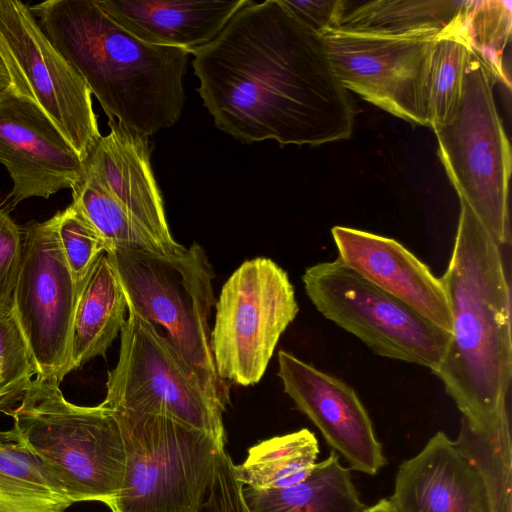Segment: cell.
Returning <instances> with one entry per match:
<instances>
[{"instance_id": "6da1fadb", "label": "cell", "mask_w": 512, "mask_h": 512, "mask_svg": "<svg viewBox=\"0 0 512 512\" xmlns=\"http://www.w3.org/2000/svg\"><path fill=\"white\" fill-rule=\"evenodd\" d=\"M191 55L214 125L241 142L316 146L353 133L352 101L322 36L283 0L252 1Z\"/></svg>"}, {"instance_id": "7a4b0ae2", "label": "cell", "mask_w": 512, "mask_h": 512, "mask_svg": "<svg viewBox=\"0 0 512 512\" xmlns=\"http://www.w3.org/2000/svg\"><path fill=\"white\" fill-rule=\"evenodd\" d=\"M441 281L452 331L434 374L469 425L490 441L500 442L510 436V285L502 246L463 200L452 255Z\"/></svg>"}, {"instance_id": "3957f363", "label": "cell", "mask_w": 512, "mask_h": 512, "mask_svg": "<svg viewBox=\"0 0 512 512\" xmlns=\"http://www.w3.org/2000/svg\"><path fill=\"white\" fill-rule=\"evenodd\" d=\"M30 9L108 119L147 138L179 120L191 51L138 39L96 0H48Z\"/></svg>"}, {"instance_id": "277c9868", "label": "cell", "mask_w": 512, "mask_h": 512, "mask_svg": "<svg viewBox=\"0 0 512 512\" xmlns=\"http://www.w3.org/2000/svg\"><path fill=\"white\" fill-rule=\"evenodd\" d=\"M59 384L35 378L6 415L74 503L99 501L109 507L126 470L119 423L103 403L69 402Z\"/></svg>"}, {"instance_id": "5b68a950", "label": "cell", "mask_w": 512, "mask_h": 512, "mask_svg": "<svg viewBox=\"0 0 512 512\" xmlns=\"http://www.w3.org/2000/svg\"><path fill=\"white\" fill-rule=\"evenodd\" d=\"M105 253L127 306L159 328L189 372L226 409L229 387L216 372L210 342L213 271L203 248L193 243L179 257L118 247Z\"/></svg>"}, {"instance_id": "8992f818", "label": "cell", "mask_w": 512, "mask_h": 512, "mask_svg": "<svg viewBox=\"0 0 512 512\" xmlns=\"http://www.w3.org/2000/svg\"><path fill=\"white\" fill-rule=\"evenodd\" d=\"M113 412L123 437L126 470L111 511L196 512L225 441L168 416Z\"/></svg>"}, {"instance_id": "52a82bcc", "label": "cell", "mask_w": 512, "mask_h": 512, "mask_svg": "<svg viewBox=\"0 0 512 512\" xmlns=\"http://www.w3.org/2000/svg\"><path fill=\"white\" fill-rule=\"evenodd\" d=\"M494 75L473 52L453 118L434 130L439 157L459 195L502 247L510 245L511 148L497 112Z\"/></svg>"}, {"instance_id": "ba28073f", "label": "cell", "mask_w": 512, "mask_h": 512, "mask_svg": "<svg viewBox=\"0 0 512 512\" xmlns=\"http://www.w3.org/2000/svg\"><path fill=\"white\" fill-rule=\"evenodd\" d=\"M302 281L315 308L355 335L375 354L429 368L434 373L451 333L381 290L342 261L308 267Z\"/></svg>"}, {"instance_id": "9c48e42d", "label": "cell", "mask_w": 512, "mask_h": 512, "mask_svg": "<svg viewBox=\"0 0 512 512\" xmlns=\"http://www.w3.org/2000/svg\"><path fill=\"white\" fill-rule=\"evenodd\" d=\"M215 308L210 342L218 376L258 383L299 311L287 272L270 258L246 260L224 283Z\"/></svg>"}, {"instance_id": "30bf717a", "label": "cell", "mask_w": 512, "mask_h": 512, "mask_svg": "<svg viewBox=\"0 0 512 512\" xmlns=\"http://www.w3.org/2000/svg\"><path fill=\"white\" fill-rule=\"evenodd\" d=\"M127 310L118 362L108 372L102 403L113 410L168 416L225 441L226 409L189 372L159 328Z\"/></svg>"}, {"instance_id": "8fae6325", "label": "cell", "mask_w": 512, "mask_h": 512, "mask_svg": "<svg viewBox=\"0 0 512 512\" xmlns=\"http://www.w3.org/2000/svg\"><path fill=\"white\" fill-rule=\"evenodd\" d=\"M0 57L9 85L31 99L86 161L102 136L92 94L21 1L0 0Z\"/></svg>"}, {"instance_id": "7c38bea8", "label": "cell", "mask_w": 512, "mask_h": 512, "mask_svg": "<svg viewBox=\"0 0 512 512\" xmlns=\"http://www.w3.org/2000/svg\"><path fill=\"white\" fill-rule=\"evenodd\" d=\"M21 230L22 256L11 310L36 378L60 383L72 371V329L80 288L65 260L53 217L29 222Z\"/></svg>"}, {"instance_id": "4fadbf2b", "label": "cell", "mask_w": 512, "mask_h": 512, "mask_svg": "<svg viewBox=\"0 0 512 512\" xmlns=\"http://www.w3.org/2000/svg\"><path fill=\"white\" fill-rule=\"evenodd\" d=\"M438 34L322 35L333 71L347 90L413 125L428 126L427 78Z\"/></svg>"}, {"instance_id": "5bb4252c", "label": "cell", "mask_w": 512, "mask_h": 512, "mask_svg": "<svg viewBox=\"0 0 512 512\" xmlns=\"http://www.w3.org/2000/svg\"><path fill=\"white\" fill-rule=\"evenodd\" d=\"M0 163L12 179L13 206L72 189L85 173V161L47 115L11 85L0 91Z\"/></svg>"}, {"instance_id": "9a60e30c", "label": "cell", "mask_w": 512, "mask_h": 512, "mask_svg": "<svg viewBox=\"0 0 512 512\" xmlns=\"http://www.w3.org/2000/svg\"><path fill=\"white\" fill-rule=\"evenodd\" d=\"M278 377L299 411L355 470L376 475L387 463L367 410L352 387L290 352H278Z\"/></svg>"}, {"instance_id": "2e32d148", "label": "cell", "mask_w": 512, "mask_h": 512, "mask_svg": "<svg viewBox=\"0 0 512 512\" xmlns=\"http://www.w3.org/2000/svg\"><path fill=\"white\" fill-rule=\"evenodd\" d=\"M389 500L397 512H495L481 470L442 431L400 464Z\"/></svg>"}, {"instance_id": "e0dca14e", "label": "cell", "mask_w": 512, "mask_h": 512, "mask_svg": "<svg viewBox=\"0 0 512 512\" xmlns=\"http://www.w3.org/2000/svg\"><path fill=\"white\" fill-rule=\"evenodd\" d=\"M331 234L340 261L451 333L452 315L441 278L412 252L392 238L355 228L335 226Z\"/></svg>"}, {"instance_id": "ac0fdd59", "label": "cell", "mask_w": 512, "mask_h": 512, "mask_svg": "<svg viewBox=\"0 0 512 512\" xmlns=\"http://www.w3.org/2000/svg\"><path fill=\"white\" fill-rule=\"evenodd\" d=\"M108 126L109 133L100 137L85 161V168L169 257L182 256L187 249L170 232L152 171L148 138L125 129L113 119H108Z\"/></svg>"}, {"instance_id": "d6986e66", "label": "cell", "mask_w": 512, "mask_h": 512, "mask_svg": "<svg viewBox=\"0 0 512 512\" xmlns=\"http://www.w3.org/2000/svg\"><path fill=\"white\" fill-rule=\"evenodd\" d=\"M122 28L155 45L194 51L251 0H96Z\"/></svg>"}, {"instance_id": "ffe728a7", "label": "cell", "mask_w": 512, "mask_h": 512, "mask_svg": "<svg viewBox=\"0 0 512 512\" xmlns=\"http://www.w3.org/2000/svg\"><path fill=\"white\" fill-rule=\"evenodd\" d=\"M127 302L106 253L83 282L73 320L71 369L104 356L127 319Z\"/></svg>"}, {"instance_id": "44dd1931", "label": "cell", "mask_w": 512, "mask_h": 512, "mask_svg": "<svg viewBox=\"0 0 512 512\" xmlns=\"http://www.w3.org/2000/svg\"><path fill=\"white\" fill-rule=\"evenodd\" d=\"M465 4L466 0L344 1L335 30L390 37L438 34L455 24Z\"/></svg>"}, {"instance_id": "7402d4cb", "label": "cell", "mask_w": 512, "mask_h": 512, "mask_svg": "<svg viewBox=\"0 0 512 512\" xmlns=\"http://www.w3.org/2000/svg\"><path fill=\"white\" fill-rule=\"evenodd\" d=\"M242 494L249 512H363L366 508L350 468L344 467L333 451L295 485L272 490L243 486Z\"/></svg>"}, {"instance_id": "603a6c76", "label": "cell", "mask_w": 512, "mask_h": 512, "mask_svg": "<svg viewBox=\"0 0 512 512\" xmlns=\"http://www.w3.org/2000/svg\"><path fill=\"white\" fill-rule=\"evenodd\" d=\"M73 504L18 429L0 430V512H66Z\"/></svg>"}, {"instance_id": "cb8c5ba5", "label": "cell", "mask_w": 512, "mask_h": 512, "mask_svg": "<svg viewBox=\"0 0 512 512\" xmlns=\"http://www.w3.org/2000/svg\"><path fill=\"white\" fill-rule=\"evenodd\" d=\"M318 453L315 435L301 429L250 447L245 461L234 465V473L243 486L255 490L286 488L310 475Z\"/></svg>"}, {"instance_id": "d4e9b609", "label": "cell", "mask_w": 512, "mask_h": 512, "mask_svg": "<svg viewBox=\"0 0 512 512\" xmlns=\"http://www.w3.org/2000/svg\"><path fill=\"white\" fill-rule=\"evenodd\" d=\"M461 18L462 14L453 26L438 35L434 44L426 88L428 126L433 130L453 118L461 99L472 55Z\"/></svg>"}, {"instance_id": "484cf974", "label": "cell", "mask_w": 512, "mask_h": 512, "mask_svg": "<svg viewBox=\"0 0 512 512\" xmlns=\"http://www.w3.org/2000/svg\"><path fill=\"white\" fill-rule=\"evenodd\" d=\"M74 204L93 225L106 245L168 256L164 248L128 214L85 168L80 181L72 188ZM169 257V256H168Z\"/></svg>"}, {"instance_id": "4316f807", "label": "cell", "mask_w": 512, "mask_h": 512, "mask_svg": "<svg viewBox=\"0 0 512 512\" xmlns=\"http://www.w3.org/2000/svg\"><path fill=\"white\" fill-rule=\"evenodd\" d=\"M462 30L473 54L491 71L497 82L510 87L503 67L504 50L511 36V5L501 0H467Z\"/></svg>"}, {"instance_id": "83f0119b", "label": "cell", "mask_w": 512, "mask_h": 512, "mask_svg": "<svg viewBox=\"0 0 512 512\" xmlns=\"http://www.w3.org/2000/svg\"><path fill=\"white\" fill-rule=\"evenodd\" d=\"M36 375L28 347L10 308L0 314V413L17 406Z\"/></svg>"}, {"instance_id": "f1b7e54d", "label": "cell", "mask_w": 512, "mask_h": 512, "mask_svg": "<svg viewBox=\"0 0 512 512\" xmlns=\"http://www.w3.org/2000/svg\"><path fill=\"white\" fill-rule=\"evenodd\" d=\"M53 218L65 260L77 286L81 288L98 257L106 251L105 242L72 203Z\"/></svg>"}, {"instance_id": "f546056e", "label": "cell", "mask_w": 512, "mask_h": 512, "mask_svg": "<svg viewBox=\"0 0 512 512\" xmlns=\"http://www.w3.org/2000/svg\"><path fill=\"white\" fill-rule=\"evenodd\" d=\"M22 256V230L0 208V314L10 310Z\"/></svg>"}, {"instance_id": "4dcf8cb0", "label": "cell", "mask_w": 512, "mask_h": 512, "mask_svg": "<svg viewBox=\"0 0 512 512\" xmlns=\"http://www.w3.org/2000/svg\"><path fill=\"white\" fill-rule=\"evenodd\" d=\"M283 1L304 24L320 36L336 29L344 6V0Z\"/></svg>"}, {"instance_id": "1f68e13d", "label": "cell", "mask_w": 512, "mask_h": 512, "mask_svg": "<svg viewBox=\"0 0 512 512\" xmlns=\"http://www.w3.org/2000/svg\"><path fill=\"white\" fill-rule=\"evenodd\" d=\"M363 512H397L389 499H381L376 504L366 507Z\"/></svg>"}, {"instance_id": "d6a6232c", "label": "cell", "mask_w": 512, "mask_h": 512, "mask_svg": "<svg viewBox=\"0 0 512 512\" xmlns=\"http://www.w3.org/2000/svg\"><path fill=\"white\" fill-rule=\"evenodd\" d=\"M10 84V79L6 67L0 57V91L8 87Z\"/></svg>"}]
</instances>
